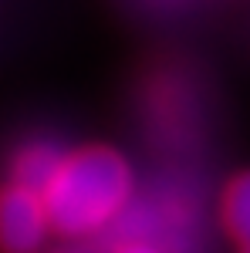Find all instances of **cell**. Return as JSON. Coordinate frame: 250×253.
Returning <instances> with one entry per match:
<instances>
[{"label":"cell","instance_id":"obj_1","mask_svg":"<svg viewBox=\"0 0 250 253\" xmlns=\"http://www.w3.org/2000/svg\"><path fill=\"white\" fill-rule=\"evenodd\" d=\"M129 189V162L108 145H88L75 156H61L54 175L41 189L48 226L64 236L92 233L125 206Z\"/></svg>","mask_w":250,"mask_h":253},{"label":"cell","instance_id":"obj_2","mask_svg":"<svg viewBox=\"0 0 250 253\" xmlns=\"http://www.w3.org/2000/svg\"><path fill=\"white\" fill-rule=\"evenodd\" d=\"M48 213L41 193L10 182L0 189V250L3 253H34L48 233Z\"/></svg>","mask_w":250,"mask_h":253},{"label":"cell","instance_id":"obj_3","mask_svg":"<svg viewBox=\"0 0 250 253\" xmlns=\"http://www.w3.org/2000/svg\"><path fill=\"white\" fill-rule=\"evenodd\" d=\"M61 162V152L54 145H27V149H20V156L14 159V175H17L20 186H27V189H34L41 193L44 186H48V179L54 175Z\"/></svg>","mask_w":250,"mask_h":253},{"label":"cell","instance_id":"obj_4","mask_svg":"<svg viewBox=\"0 0 250 253\" xmlns=\"http://www.w3.org/2000/svg\"><path fill=\"white\" fill-rule=\"evenodd\" d=\"M223 226L237 243L250 247V172L237 175L223 193Z\"/></svg>","mask_w":250,"mask_h":253},{"label":"cell","instance_id":"obj_5","mask_svg":"<svg viewBox=\"0 0 250 253\" xmlns=\"http://www.w3.org/2000/svg\"><path fill=\"white\" fill-rule=\"evenodd\" d=\"M122 253H155V250H149V247H129V250H122Z\"/></svg>","mask_w":250,"mask_h":253},{"label":"cell","instance_id":"obj_6","mask_svg":"<svg viewBox=\"0 0 250 253\" xmlns=\"http://www.w3.org/2000/svg\"><path fill=\"white\" fill-rule=\"evenodd\" d=\"M244 253H250V247H244Z\"/></svg>","mask_w":250,"mask_h":253}]
</instances>
